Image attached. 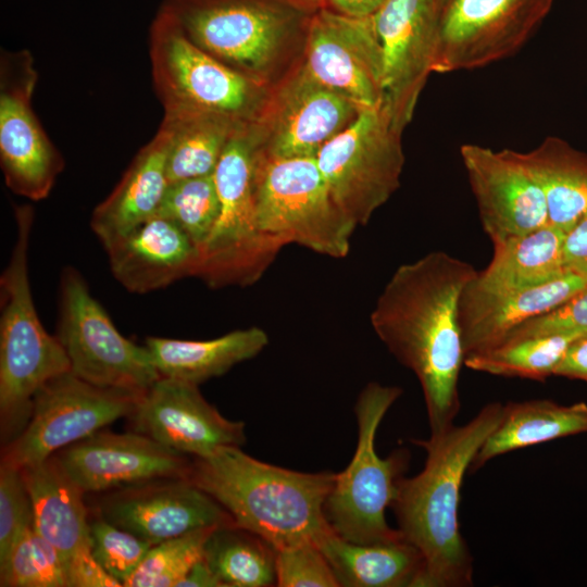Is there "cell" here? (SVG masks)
I'll return each instance as SVG.
<instances>
[{
	"mask_svg": "<svg viewBox=\"0 0 587 587\" xmlns=\"http://www.w3.org/2000/svg\"><path fill=\"white\" fill-rule=\"evenodd\" d=\"M2 587H67L58 551L28 527L0 560Z\"/></svg>",
	"mask_w": 587,
	"mask_h": 587,
	"instance_id": "obj_35",
	"label": "cell"
},
{
	"mask_svg": "<svg viewBox=\"0 0 587 587\" xmlns=\"http://www.w3.org/2000/svg\"><path fill=\"white\" fill-rule=\"evenodd\" d=\"M587 287V279L567 272L546 284L486 294L467 286L460 298V325L465 357L498 346L523 322L544 314Z\"/></svg>",
	"mask_w": 587,
	"mask_h": 587,
	"instance_id": "obj_23",
	"label": "cell"
},
{
	"mask_svg": "<svg viewBox=\"0 0 587 587\" xmlns=\"http://www.w3.org/2000/svg\"><path fill=\"white\" fill-rule=\"evenodd\" d=\"M16 240L0 276V416L1 434L28 421L35 394L51 378L70 372V361L55 335L37 314L28 276V248L34 222L29 205L15 208Z\"/></svg>",
	"mask_w": 587,
	"mask_h": 587,
	"instance_id": "obj_5",
	"label": "cell"
},
{
	"mask_svg": "<svg viewBox=\"0 0 587 587\" xmlns=\"http://www.w3.org/2000/svg\"><path fill=\"white\" fill-rule=\"evenodd\" d=\"M401 392L396 386L369 383L357 400L355 452L349 465L335 474L324 505L332 529L346 540L376 544L403 537L388 525L385 512L396 497L409 462L408 452L398 450L383 459L375 449L379 424Z\"/></svg>",
	"mask_w": 587,
	"mask_h": 587,
	"instance_id": "obj_7",
	"label": "cell"
},
{
	"mask_svg": "<svg viewBox=\"0 0 587 587\" xmlns=\"http://www.w3.org/2000/svg\"><path fill=\"white\" fill-rule=\"evenodd\" d=\"M565 232L546 225L494 245L488 266L476 272L467 288L486 294L539 286L566 274L563 264Z\"/></svg>",
	"mask_w": 587,
	"mask_h": 587,
	"instance_id": "obj_26",
	"label": "cell"
},
{
	"mask_svg": "<svg viewBox=\"0 0 587 587\" xmlns=\"http://www.w3.org/2000/svg\"><path fill=\"white\" fill-rule=\"evenodd\" d=\"M563 264L566 272L587 279V215L565 234Z\"/></svg>",
	"mask_w": 587,
	"mask_h": 587,
	"instance_id": "obj_41",
	"label": "cell"
},
{
	"mask_svg": "<svg viewBox=\"0 0 587 587\" xmlns=\"http://www.w3.org/2000/svg\"><path fill=\"white\" fill-rule=\"evenodd\" d=\"M55 336L70 372L91 385L142 394L160 378L146 345L117 330L75 267H65L60 277Z\"/></svg>",
	"mask_w": 587,
	"mask_h": 587,
	"instance_id": "obj_10",
	"label": "cell"
},
{
	"mask_svg": "<svg viewBox=\"0 0 587 587\" xmlns=\"http://www.w3.org/2000/svg\"><path fill=\"white\" fill-rule=\"evenodd\" d=\"M90 540L95 559L122 585L152 547L148 541L117 527L104 517L90 522Z\"/></svg>",
	"mask_w": 587,
	"mask_h": 587,
	"instance_id": "obj_37",
	"label": "cell"
},
{
	"mask_svg": "<svg viewBox=\"0 0 587 587\" xmlns=\"http://www.w3.org/2000/svg\"><path fill=\"white\" fill-rule=\"evenodd\" d=\"M160 126L170 135V183L213 174L230 137L243 129L199 113L164 114Z\"/></svg>",
	"mask_w": 587,
	"mask_h": 587,
	"instance_id": "obj_31",
	"label": "cell"
},
{
	"mask_svg": "<svg viewBox=\"0 0 587 587\" xmlns=\"http://www.w3.org/2000/svg\"><path fill=\"white\" fill-rule=\"evenodd\" d=\"M268 344L260 327L229 332L209 340L147 337L145 345L163 377L198 385L258 355Z\"/></svg>",
	"mask_w": 587,
	"mask_h": 587,
	"instance_id": "obj_28",
	"label": "cell"
},
{
	"mask_svg": "<svg viewBox=\"0 0 587 587\" xmlns=\"http://www.w3.org/2000/svg\"><path fill=\"white\" fill-rule=\"evenodd\" d=\"M215 527L196 529L152 546L123 586L177 587L203 558L205 541Z\"/></svg>",
	"mask_w": 587,
	"mask_h": 587,
	"instance_id": "obj_36",
	"label": "cell"
},
{
	"mask_svg": "<svg viewBox=\"0 0 587 587\" xmlns=\"http://www.w3.org/2000/svg\"><path fill=\"white\" fill-rule=\"evenodd\" d=\"M586 334L571 332L504 342L466 355L464 365L491 375L544 382L553 375L567 347Z\"/></svg>",
	"mask_w": 587,
	"mask_h": 587,
	"instance_id": "obj_33",
	"label": "cell"
},
{
	"mask_svg": "<svg viewBox=\"0 0 587 587\" xmlns=\"http://www.w3.org/2000/svg\"><path fill=\"white\" fill-rule=\"evenodd\" d=\"M437 4H438V9L439 7L445 2V0H436Z\"/></svg>",
	"mask_w": 587,
	"mask_h": 587,
	"instance_id": "obj_46",
	"label": "cell"
},
{
	"mask_svg": "<svg viewBox=\"0 0 587 587\" xmlns=\"http://www.w3.org/2000/svg\"><path fill=\"white\" fill-rule=\"evenodd\" d=\"M220 213L213 174L170 183L155 215L173 221L201 250Z\"/></svg>",
	"mask_w": 587,
	"mask_h": 587,
	"instance_id": "obj_34",
	"label": "cell"
},
{
	"mask_svg": "<svg viewBox=\"0 0 587 587\" xmlns=\"http://www.w3.org/2000/svg\"><path fill=\"white\" fill-rule=\"evenodd\" d=\"M519 155L545 195L548 224L567 233L587 215V153L549 136Z\"/></svg>",
	"mask_w": 587,
	"mask_h": 587,
	"instance_id": "obj_30",
	"label": "cell"
},
{
	"mask_svg": "<svg viewBox=\"0 0 587 587\" xmlns=\"http://www.w3.org/2000/svg\"><path fill=\"white\" fill-rule=\"evenodd\" d=\"M401 135L386 111L364 109L316 154L330 195L355 225H365L400 186Z\"/></svg>",
	"mask_w": 587,
	"mask_h": 587,
	"instance_id": "obj_11",
	"label": "cell"
},
{
	"mask_svg": "<svg viewBox=\"0 0 587 587\" xmlns=\"http://www.w3.org/2000/svg\"><path fill=\"white\" fill-rule=\"evenodd\" d=\"M37 82L28 50L1 51L0 165L8 188L33 201L49 196L64 168L32 105Z\"/></svg>",
	"mask_w": 587,
	"mask_h": 587,
	"instance_id": "obj_14",
	"label": "cell"
},
{
	"mask_svg": "<svg viewBox=\"0 0 587 587\" xmlns=\"http://www.w3.org/2000/svg\"><path fill=\"white\" fill-rule=\"evenodd\" d=\"M309 5H312L314 8H319L322 5H326L327 0H300Z\"/></svg>",
	"mask_w": 587,
	"mask_h": 587,
	"instance_id": "obj_45",
	"label": "cell"
},
{
	"mask_svg": "<svg viewBox=\"0 0 587 587\" xmlns=\"http://www.w3.org/2000/svg\"><path fill=\"white\" fill-rule=\"evenodd\" d=\"M361 110L315 80L299 63L276 85L252 126L267 158L316 157Z\"/></svg>",
	"mask_w": 587,
	"mask_h": 587,
	"instance_id": "obj_15",
	"label": "cell"
},
{
	"mask_svg": "<svg viewBox=\"0 0 587 587\" xmlns=\"http://www.w3.org/2000/svg\"><path fill=\"white\" fill-rule=\"evenodd\" d=\"M554 0H445L438 10L434 72L488 66L519 51Z\"/></svg>",
	"mask_w": 587,
	"mask_h": 587,
	"instance_id": "obj_13",
	"label": "cell"
},
{
	"mask_svg": "<svg viewBox=\"0 0 587 587\" xmlns=\"http://www.w3.org/2000/svg\"><path fill=\"white\" fill-rule=\"evenodd\" d=\"M149 55L153 88L164 114H205L237 128H249L259 121L272 87L202 51L161 8L149 30Z\"/></svg>",
	"mask_w": 587,
	"mask_h": 587,
	"instance_id": "obj_6",
	"label": "cell"
},
{
	"mask_svg": "<svg viewBox=\"0 0 587 587\" xmlns=\"http://www.w3.org/2000/svg\"><path fill=\"white\" fill-rule=\"evenodd\" d=\"M204 559L199 560L179 582L177 587H222Z\"/></svg>",
	"mask_w": 587,
	"mask_h": 587,
	"instance_id": "obj_44",
	"label": "cell"
},
{
	"mask_svg": "<svg viewBox=\"0 0 587 587\" xmlns=\"http://www.w3.org/2000/svg\"><path fill=\"white\" fill-rule=\"evenodd\" d=\"M150 483L108 499L102 517L152 546L196 529L234 523L229 513L189 478Z\"/></svg>",
	"mask_w": 587,
	"mask_h": 587,
	"instance_id": "obj_21",
	"label": "cell"
},
{
	"mask_svg": "<svg viewBox=\"0 0 587 587\" xmlns=\"http://www.w3.org/2000/svg\"><path fill=\"white\" fill-rule=\"evenodd\" d=\"M302 67L360 110L383 104V62L372 17H353L327 5L310 21Z\"/></svg>",
	"mask_w": 587,
	"mask_h": 587,
	"instance_id": "obj_16",
	"label": "cell"
},
{
	"mask_svg": "<svg viewBox=\"0 0 587 587\" xmlns=\"http://www.w3.org/2000/svg\"><path fill=\"white\" fill-rule=\"evenodd\" d=\"M22 474L32 501L33 526L58 551L66 572L76 560L91 553L84 491L57 458L24 467Z\"/></svg>",
	"mask_w": 587,
	"mask_h": 587,
	"instance_id": "obj_24",
	"label": "cell"
},
{
	"mask_svg": "<svg viewBox=\"0 0 587 587\" xmlns=\"http://www.w3.org/2000/svg\"><path fill=\"white\" fill-rule=\"evenodd\" d=\"M260 148L252 126L228 140L213 178L220 201L215 225L200 250L197 277L212 287L246 285L277 250L255 225V184Z\"/></svg>",
	"mask_w": 587,
	"mask_h": 587,
	"instance_id": "obj_9",
	"label": "cell"
},
{
	"mask_svg": "<svg viewBox=\"0 0 587 587\" xmlns=\"http://www.w3.org/2000/svg\"><path fill=\"white\" fill-rule=\"evenodd\" d=\"M460 155L492 245L548 225L545 195L517 151L466 143Z\"/></svg>",
	"mask_w": 587,
	"mask_h": 587,
	"instance_id": "obj_18",
	"label": "cell"
},
{
	"mask_svg": "<svg viewBox=\"0 0 587 587\" xmlns=\"http://www.w3.org/2000/svg\"><path fill=\"white\" fill-rule=\"evenodd\" d=\"M133 432L183 454L204 458L245 442V425L224 417L198 385L160 376L138 398L128 416Z\"/></svg>",
	"mask_w": 587,
	"mask_h": 587,
	"instance_id": "obj_19",
	"label": "cell"
},
{
	"mask_svg": "<svg viewBox=\"0 0 587 587\" xmlns=\"http://www.w3.org/2000/svg\"><path fill=\"white\" fill-rule=\"evenodd\" d=\"M476 272L461 259L432 251L397 267L371 313L377 337L417 377L430 433L452 425L460 411L465 359L460 298Z\"/></svg>",
	"mask_w": 587,
	"mask_h": 587,
	"instance_id": "obj_1",
	"label": "cell"
},
{
	"mask_svg": "<svg viewBox=\"0 0 587 587\" xmlns=\"http://www.w3.org/2000/svg\"><path fill=\"white\" fill-rule=\"evenodd\" d=\"M170 135L159 127L133 159L112 192L92 211L90 227L102 246L153 217L168 187Z\"/></svg>",
	"mask_w": 587,
	"mask_h": 587,
	"instance_id": "obj_25",
	"label": "cell"
},
{
	"mask_svg": "<svg viewBox=\"0 0 587 587\" xmlns=\"http://www.w3.org/2000/svg\"><path fill=\"white\" fill-rule=\"evenodd\" d=\"M189 479L220 503L234 523L274 550L319 542L333 533L325 501L332 472L302 473L259 461L238 446L193 458Z\"/></svg>",
	"mask_w": 587,
	"mask_h": 587,
	"instance_id": "obj_3",
	"label": "cell"
},
{
	"mask_svg": "<svg viewBox=\"0 0 587 587\" xmlns=\"http://www.w3.org/2000/svg\"><path fill=\"white\" fill-rule=\"evenodd\" d=\"M571 332L587 333V287L557 308L523 322L499 345L523 338Z\"/></svg>",
	"mask_w": 587,
	"mask_h": 587,
	"instance_id": "obj_40",
	"label": "cell"
},
{
	"mask_svg": "<svg viewBox=\"0 0 587 587\" xmlns=\"http://www.w3.org/2000/svg\"><path fill=\"white\" fill-rule=\"evenodd\" d=\"M276 586L338 587L327 559L314 542L275 550Z\"/></svg>",
	"mask_w": 587,
	"mask_h": 587,
	"instance_id": "obj_38",
	"label": "cell"
},
{
	"mask_svg": "<svg viewBox=\"0 0 587 587\" xmlns=\"http://www.w3.org/2000/svg\"><path fill=\"white\" fill-rule=\"evenodd\" d=\"M33 526V508L22 470L2 460L0 469V560Z\"/></svg>",
	"mask_w": 587,
	"mask_h": 587,
	"instance_id": "obj_39",
	"label": "cell"
},
{
	"mask_svg": "<svg viewBox=\"0 0 587 587\" xmlns=\"http://www.w3.org/2000/svg\"><path fill=\"white\" fill-rule=\"evenodd\" d=\"M386 0H327L330 9L353 17L372 16Z\"/></svg>",
	"mask_w": 587,
	"mask_h": 587,
	"instance_id": "obj_43",
	"label": "cell"
},
{
	"mask_svg": "<svg viewBox=\"0 0 587 587\" xmlns=\"http://www.w3.org/2000/svg\"><path fill=\"white\" fill-rule=\"evenodd\" d=\"M553 375L587 383V334L578 337L567 347Z\"/></svg>",
	"mask_w": 587,
	"mask_h": 587,
	"instance_id": "obj_42",
	"label": "cell"
},
{
	"mask_svg": "<svg viewBox=\"0 0 587 587\" xmlns=\"http://www.w3.org/2000/svg\"><path fill=\"white\" fill-rule=\"evenodd\" d=\"M500 402L485 405L470 422L414 440L426 451L424 469L401 477L391 503L403 537L424 560L420 587H466L473 584V559L461 535L459 504L466 471L498 425Z\"/></svg>",
	"mask_w": 587,
	"mask_h": 587,
	"instance_id": "obj_2",
	"label": "cell"
},
{
	"mask_svg": "<svg viewBox=\"0 0 587 587\" xmlns=\"http://www.w3.org/2000/svg\"><path fill=\"white\" fill-rule=\"evenodd\" d=\"M57 460L84 492L189 478L191 470L185 454L136 432H97L67 446Z\"/></svg>",
	"mask_w": 587,
	"mask_h": 587,
	"instance_id": "obj_20",
	"label": "cell"
},
{
	"mask_svg": "<svg viewBox=\"0 0 587 587\" xmlns=\"http://www.w3.org/2000/svg\"><path fill=\"white\" fill-rule=\"evenodd\" d=\"M114 278L128 291L147 294L196 276L200 251L173 221L154 215L105 246Z\"/></svg>",
	"mask_w": 587,
	"mask_h": 587,
	"instance_id": "obj_22",
	"label": "cell"
},
{
	"mask_svg": "<svg viewBox=\"0 0 587 587\" xmlns=\"http://www.w3.org/2000/svg\"><path fill=\"white\" fill-rule=\"evenodd\" d=\"M339 586L420 587L424 560L404 537L376 544H357L334 532L317 545Z\"/></svg>",
	"mask_w": 587,
	"mask_h": 587,
	"instance_id": "obj_27",
	"label": "cell"
},
{
	"mask_svg": "<svg viewBox=\"0 0 587 587\" xmlns=\"http://www.w3.org/2000/svg\"><path fill=\"white\" fill-rule=\"evenodd\" d=\"M587 433V403L559 404L548 399L508 402L501 417L476 453L471 470L491 459L557 438Z\"/></svg>",
	"mask_w": 587,
	"mask_h": 587,
	"instance_id": "obj_29",
	"label": "cell"
},
{
	"mask_svg": "<svg viewBox=\"0 0 587 587\" xmlns=\"http://www.w3.org/2000/svg\"><path fill=\"white\" fill-rule=\"evenodd\" d=\"M160 8L202 51L271 87L299 63L317 9L300 0H163Z\"/></svg>",
	"mask_w": 587,
	"mask_h": 587,
	"instance_id": "obj_4",
	"label": "cell"
},
{
	"mask_svg": "<svg viewBox=\"0 0 587 587\" xmlns=\"http://www.w3.org/2000/svg\"><path fill=\"white\" fill-rule=\"evenodd\" d=\"M438 10L436 0H386L371 16L383 62L382 108L401 133L434 73Z\"/></svg>",
	"mask_w": 587,
	"mask_h": 587,
	"instance_id": "obj_17",
	"label": "cell"
},
{
	"mask_svg": "<svg viewBox=\"0 0 587 587\" xmlns=\"http://www.w3.org/2000/svg\"><path fill=\"white\" fill-rule=\"evenodd\" d=\"M203 559L223 587L276 585L275 550L235 523L213 528L204 545Z\"/></svg>",
	"mask_w": 587,
	"mask_h": 587,
	"instance_id": "obj_32",
	"label": "cell"
},
{
	"mask_svg": "<svg viewBox=\"0 0 587 587\" xmlns=\"http://www.w3.org/2000/svg\"><path fill=\"white\" fill-rule=\"evenodd\" d=\"M255 225L276 248L291 242L335 259L348 254L357 227L333 199L315 157L267 158L262 153Z\"/></svg>",
	"mask_w": 587,
	"mask_h": 587,
	"instance_id": "obj_8",
	"label": "cell"
},
{
	"mask_svg": "<svg viewBox=\"0 0 587 587\" xmlns=\"http://www.w3.org/2000/svg\"><path fill=\"white\" fill-rule=\"evenodd\" d=\"M140 395L98 387L71 372L55 376L35 394L30 419L2 460L21 470L41 463L57 450L128 417Z\"/></svg>",
	"mask_w": 587,
	"mask_h": 587,
	"instance_id": "obj_12",
	"label": "cell"
}]
</instances>
